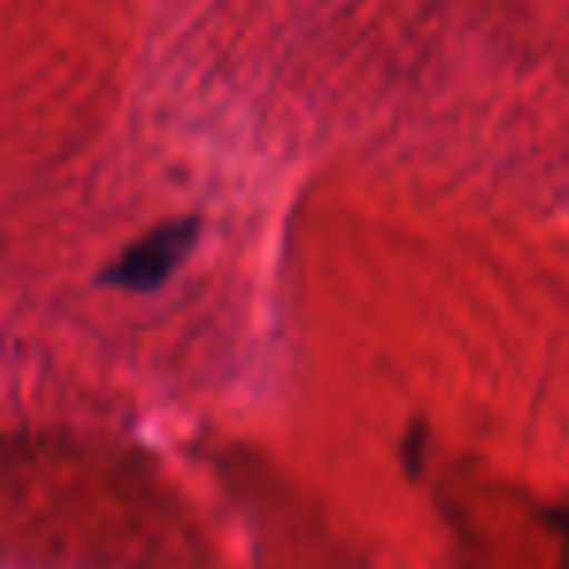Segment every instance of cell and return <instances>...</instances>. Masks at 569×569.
Listing matches in <instances>:
<instances>
[{"label": "cell", "instance_id": "6da1fadb", "mask_svg": "<svg viewBox=\"0 0 569 569\" xmlns=\"http://www.w3.org/2000/svg\"><path fill=\"white\" fill-rule=\"evenodd\" d=\"M199 238V222L196 219H172L164 227L149 230L141 242H133L110 269L102 273L106 284L113 289H133V293H144V289H157L172 277V269L180 266L191 253Z\"/></svg>", "mask_w": 569, "mask_h": 569}]
</instances>
